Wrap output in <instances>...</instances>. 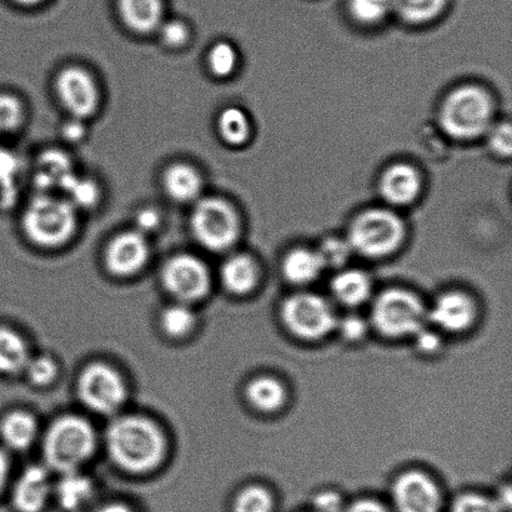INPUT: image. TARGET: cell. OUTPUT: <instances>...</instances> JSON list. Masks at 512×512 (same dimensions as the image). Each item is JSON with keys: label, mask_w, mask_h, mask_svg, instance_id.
I'll list each match as a JSON object with an SVG mask.
<instances>
[{"label": "cell", "mask_w": 512, "mask_h": 512, "mask_svg": "<svg viewBox=\"0 0 512 512\" xmlns=\"http://www.w3.org/2000/svg\"><path fill=\"white\" fill-rule=\"evenodd\" d=\"M107 446L115 463L133 473L154 469L164 454L162 433L149 420L139 416L115 420L108 429Z\"/></svg>", "instance_id": "6da1fadb"}, {"label": "cell", "mask_w": 512, "mask_h": 512, "mask_svg": "<svg viewBox=\"0 0 512 512\" xmlns=\"http://www.w3.org/2000/svg\"><path fill=\"white\" fill-rule=\"evenodd\" d=\"M493 118L489 94L478 87L454 90L441 107L440 124L449 137L471 140L488 132Z\"/></svg>", "instance_id": "7a4b0ae2"}, {"label": "cell", "mask_w": 512, "mask_h": 512, "mask_svg": "<svg viewBox=\"0 0 512 512\" xmlns=\"http://www.w3.org/2000/svg\"><path fill=\"white\" fill-rule=\"evenodd\" d=\"M23 227L28 238L40 247H59L73 237L77 212L67 199L39 195L25 209Z\"/></svg>", "instance_id": "3957f363"}, {"label": "cell", "mask_w": 512, "mask_h": 512, "mask_svg": "<svg viewBox=\"0 0 512 512\" xmlns=\"http://www.w3.org/2000/svg\"><path fill=\"white\" fill-rule=\"evenodd\" d=\"M95 434L87 420L64 416L50 426L44 441V456L50 468L60 473L77 471L92 456Z\"/></svg>", "instance_id": "277c9868"}, {"label": "cell", "mask_w": 512, "mask_h": 512, "mask_svg": "<svg viewBox=\"0 0 512 512\" xmlns=\"http://www.w3.org/2000/svg\"><path fill=\"white\" fill-rule=\"evenodd\" d=\"M404 224L398 215L384 209L361 213L351 224L348 243L366 258H383L395 252L404 239Z\"/></svg>", "instance_id": "5b68a950"}, {"label": "cell", "mask_w": 512, "mask_h": 512, "mask_svg": "<svg viewBox=\"0 0 512 512\" xmlns=\"http://www.w3.org/2000/svg\"><path fill=\"white\" fill-rule=\"evenodd\" d=\"M426 310L418 296L406 290H386L378 296L371 321L380 334L389 338L416 335L424 329Z\"/></svg>", "instance_id": "8992f818"}, {"label": "cell", "mask_w": 512, "mask_h": 512, "mask_svg": "<svg viewBox=\"0 0 512 512\" xmlns=\"http://www.w3.org/2000/svg\"><path fill=\"white\" fill-rule=\"evenodd\" d=\"M190 220L194 237L210 252H224L237 242L240 233L238 214L223 199H199Z\"/></svg>", "instance_id": "52a82bcc"}, {"label": "cell", "mask_w": 512, "mask_h": 512, "mask_svg": "<svg viewBox=\"0 0 512 512\" xmlns=\"http://www.w3.org/2000/svg\"><path fill=\"white\" fill-rule=\"evenodd\" d=\"M281 319L290 333L304 340L324 338L338 326L328 301L319 295H291L281 306Z\"/></svg>", "instance_id": "ba28073f"}, {"label": "cell", "mask_w": 512, "mask_h": 512, "mask_svg": "<svg viewBox=\"0 0 512 512\" xmlns=\"http://www.w3.org/2000/svg\"><path fill=\"white\" fill-rule=\"evenodd\" d=\"M125 386L117 371L104 364H93L83 371L79 395L89 409L112 414L123 405Z\"/></svg>", "instance_id": "9c48e42d"}, {"label": "cell", "mask_w": 512, "mask_h": 512, "mask_svg": "<svg viewBox=\"0 0 512 512\" xmlns=\"http://www.w3.org/2000/svg\"><path fill=\"white\" fill-rule=\"evenodd\" d=\"M58 98L75 119L92 117L99 107L100 94L92 74L79 67L65 68L55 80Z\"/></svg>", "instance_id": "30bf717a"}, {"label": "cell", "mask_w": 512, "mask_h": 512, "mask_svg": "<svg viewBox=\"0 0 512 512\" xmlns=\"http://www.w3.org/2000/svg\"><path fill=\"white\" fill-rule=\"evenodd\" d=\"M163 281L170 293L183 301L203 298L210 286L207 266L188 254L174 256L165 264Z\"/></svg>", "instance_id": "8fae6325"}, {"label": "cell", "mask_w": 512, "mask_h": 512, "mask_svg": "<svg viewBox=\"0 0 512 512\" xmlns=\"http://www.w3.org/2000/svg\"><path fill=\"white\" fill-rule=\"evenodd\" d=\"M393 498L399 512H440L438 486L420 471H408L395 481Z\"/></svg>", "instance_id": "7c38bea8"}, {"label": "cell", "mask_w": 512, "mask_h": 512, "mask_svg": "<svg viewBox=\"0 0 512 512\" xmlns=\"http://www.w3.org/2000/svg\"><path fill=\"white\" fill-rule=\"evenodd\" d=\"M149 258V244L140 232H125L110 242L105 260L112 273L130 275L143 268Z\"/></svg>", "instance_id": "4fadbf2b"}, {"label": "cell", "mask_w": 512, "mask_h": 512, "mask_svg": "<svg viewBox=\"0 0 512 512\" xmlns=\"http://www.w3.org/2000/svg\"><path fill=\"white\" fill-rule=\"evenodd\" d=\"M475 315L474 301L468 295L451 291L436 299L433 308L426 311V320L450 333H460L474 323Z\"/></svg>", "instance_id": "5bb4252c"}, {"label": "cell", "mask_w": 512, "mask_h": 512, "mask_svg": "<svg viewBox=\"0 0 512 512\" xmlns=\"http://www.w3.org/2000/svg\"><path fill=\"white\" fill-rule=\"evenodd\" d=\"M52 494L47 471L30 466L15 484L13 503L19 512H40L48 504Z\"/></svg>", "instance_id": "9a60e30c"}, {"label": "cell", "mask_w": 512, "mask_h": 512, "mask_svg": "<svg viewBox=\"0 0 512 512\" xmlns=\"http://www.w3.org/2000/svg\"><path fill=\"white\" fill-rule=\"evenodd\" d=\"M421 188L420 175L408 164H395L380 180V193L386 202L406 205L414 202Z\"/></svg>", "instance_id": "2e32d148"}, {"label": "cell", "mask_w": 512, "mask_h": 512, "mask_svg": "<svg viewBox=\"0 0 512 512\" xmlns=\"http://www.w3.org/2000/svg\"><path fill=\"white\" fill-rule=\"evenodd\" d=\"M120 17L130 30L148 34L163 23V0H118Z\"/></svg>", "instance_id": "e0dca14e"}, {"label": "cell", "mask_w": 512, "mask_h": 512, "mask_svg": "<svg viewBox=\"0 0 512 512\" xmlns=\"http://www.w3.org/2000/svg\"><path fill=\"white\" fill-rule=\"evenodd\" d=\"M163 185L169 198L178 203L197 202L203 192L202 175L189 164L169 167L164 173Z\"/></svg>", "instance_id": "ac0fdd59"}, {"label": "cell", "mask_w": 512, "mask_h": 512, "mask_svg": "<svg viewBox=\"0 0 512 512\" xmlns=\"http://www.w3.org/2000/svg\"><path fill=\"white\" fill-rule=\"evenodd\" d=\"M258 268L248 255L230 256L222 268V280L229 291L234 294L249 293L258 281Z\"/></svg>", "instance_id": "d6986e66"}, {"label": "cell", "mask_w": 512, "mask_h": 512, "mask_svg": "<svg viewBox=\"0 0 512 512\" xmlns=\"http://www.w3.org/2000/svg\"><path fill=\"white\" fill-rule=\"evenodd\" d=\"M331 291L341 304L358 306L369 299L371 283L369 276L360 270H346L331 281Z\"/></svg>", "instance_id": "ffe728a7"}, {"label": "cell", "mask_w": 512, "mask_h": 512, "mask_svg": "<svg viewBox=\"0 0 512 512\" xmlns=\"http://www.w3.org/2000/svg\"><path fill=\"white\" fill-rule=\"evenodd\" d=\"M325 268L318 252L296 249L286 255L283 273L290 283L304 285L314 281Z\"/></svg>", "instance_id": "44dd1931"}, {"label": "cell", "mask_w": 512, "mask_h": 512, "mask_svg": "<svg viewBox=\"0 0 512 512\" xmlns=\"http://www.w3.org/2000/svg\"><path fill=\"white\" fill-rule=\"evenodd\" d=\"M55 493H57L60 510L77 512L88 503L93 494V485L89 479L79 475L77 471H70L60 479Z\"/></svg>", "instance_id": "7402d4cb"}, {"label": "cell", "mask_w": 512, "mask_h": 512, "mask_svg": "<svg viewBox=\"0 0 512 512\" xmlns=\"http://www.w3.org/2000/svg\"><path fill=\"white\" fill-rule=\"evenodd\" d=\"M247 396L255 409L264 411V413H274L284 405L286 391L279 380L261 376V378L250 381Z\"/></svg>", "instance_id": "603a6c76"}, {"label": "cell", "mask_w": 512, "mask_h": 512, "mask_svg": "<svg viewBox=\"0 0 512 512\" xmlns=\"http://www.w3.org/2000/svg\"><path fill=\"white\" fill-rule=\"evenodd\" d=\"M35 435H37V423L32 415L23 411H15L3 421V440L12 449H27L33 443Z\"/></svg>", "instance_id": "cb8c5ba5"}, {"label": "cell", "mask_w": 512, "mask_h": 512, "mask_svg": "<svg viewBox=\"0 0 512 512\" xmlns=\"http://www.w3.org/2000/svg\"><path fill=\"white\" fill-rule=\"evenodd\" d=\"M28 360V349L23 339L12 330L0 329V373H18Z\"/></svg>", "instance_id": "d4e9b609"}, {"label": "cell", "mask_w": 512, "mask_h": 512, "mask_svg": "<svg viewBox=\"0 0 512 512\" xmlns=\"http://www.w3.org/2000/svg\"><path fill=\"white\" fill-rule=\"evenodd\" d=\"M448 0H393V13L409 24H423L439 17Z\"/></svg>", "instance_id": "484cf974"}, {"label": "cell", "mask_w": 512, "mask_h": 512, "mask_svg": "<svg viewBox=\"0 0 512 512\" xmlns=\"http://www.w3.org/2000/svg\"><path fill=\"white\" fill-rule=\"evenodd\" d=\"M73 175L69 160L62 153L52 152L40 158L37 173V183L40 188H64Z\"/></svg>", "instance_id": "4316f807"}, {"label": "cell", "mask_w": 512, "mask_h": 512, "mask_svg": "<svg viewBox=\"0 0 512 512\" xmlns=\"http://www.w3.org/2000/svg\"><path fill=\"white\" fill-rule=\"evenodd\" d=\"M218 130L220 137L230 145H242L249 139L250 122L242 109L230 107L219 115Z\"/></svg>", "instance_id": "83f0119b"}, {"label": "cell", "mask_w": 512, "mask_h": 512, "mask_svg": "<svg viewBox=\"0 0 512 512\" xmlns=\"http://www.w3.org/2000/svg\"><path fill=\"white\" fill-rule=\"evenodd\" d=\"M348 8L356 22L375 24L393 13V0H349Z\"/></svg>", "instance_id": "f1b7e54d"}, {"label": "cell", "mask_w": 512, "mask_h": 512, "mask_svg": "<svg viewBox=\"0 0 512 512\" xmlns=\"http://www.w3.org/2000/svg\"><path fill=\"white\" fill-rule=\"evenodd\" d=\"M238 53L237 49L228 42H219L213 45L208 55V65L210 72L215 77H229L237 68Z\"/></svg>", "instance_id": "f546056e"}, {"label": "cell", "mask_w": 512, "mask_h": 512, "mask_svg": "<svg viewBox=\"0 0 512 512\" xmlns=\"http://www.w3.org/2000/svg\"><path fill=\"white\" fill-rule=\"evenodd\" d=\"M274 501L268 490L249 486L234 501V512H271Z\"/></svg>", "instance_id": "4dcf8cb0"}, {"label": "cell", "mask_w": 512, "mask_h": 512, "mask_svg": "<svg viewBox=\"0 0 512 512\" xmlns=\"http://www.w3.org/2000/svg\"><path fill=\"white\" fill-rule=\"evenodd\" d=\"M194 321L193 311L187 305L178 304L164 311L162 324L169 335L182 336L193 328Z\"/></svg>", "instance_id": "1f68e13d"}, {"label": "cell", "mask_w": 512, "mask_h": 512, "mask_svg": "<svg viewBox=\"0 0 512 512\" xmlns=\"http://www.w3.org/2000/svg\"><path fill=\"white\" fill-rule=\"evenodd\" d=\"M353 252L348 240L338 238L326 239L319 249V256L323 260L324 266H333L339 268L348 261L349 256Z\"/></svg>", "instance_id": "d6a6232c"}, {"label": "cell", "mask_w": 512, "mask_h": 512, "mask_svg": "<svg viewBox=\"0 0 512 512\" xmlns=\"http://www.w3.org/2000/svg\"><path fill=\"white\" fill-rule=\"evenodd\" d=\"M70 195L69 202L73 205H92L97 202L98 189L89 180L79 179L73 175L64 187Z\"/></svg>", "instance_id": "836d02e7"}, {"label": "cell", "mask_w": 512, "mask_h": 512, "mask_svg": "<svg viewBox=\"0 0 512 512\" xmlns=\"http://www.w3.org/2000/svg\"><path fill=\"white\" fill-rule=\"evenodd\" d=\"M23 119L22 104L9 95H0V130L10 132L19 127Z\"/></svg>", "instance_id": "e575fe53"}, {"label": "cell", "mask_w": 512, "mask_h": 512, "mask_svg": "<svg viewBox=\"0 0 512 512\" xmlns=\"http://www.w3.org/2000/svg\"><path fill=\"white\" fill-rule=\"evenodd\" d=\"M453 512H503L496 500L479 494H464L456 499Z\"/></svg>", "instance_id": "d590c367"}, {"label": "cell", "mask_w": 512, "mask_h": 512, "mask_svg": "<svg viewBox=\"0 0 512 512\" xmlns=\"http://www.w3.org/2000/svg\"><path fill=\"white\" fill-rule=\"evenodd\" d=\"M160 38L169 48H182L188 43L190 32L187 24L182 20H170L163 22L159 27Z\"/></svg>", "instance_id": "8d00e7d4"}, {"label": "cell", "mask_w": 512, "mask_h": 512, "mask_svg": "<svg viewBox=\"0 0 512 512\" xmlns=\"http://www.w3.org/2000/svg\"><path fill=\"white\" fill-rule=\"evenodd\" d=\"M24 369L27 370L29 379L37 385L49 384L57 375V366H55L54 361L44 358V356L29 359Z\"/></svg>", "instance_id": "74e56055"}, {"label": "cell", "mask_w": 512, "mask_h": 512, "mask_svg": "<svg viewBox=\"0 0 512 512\" xmlns=\"http://www.w3.org/2000/svg\"><path fill=\"white\" fill-rule=\"evenodd\" d=\"M489 145L491 150L501 157H509L511 154V127L509 123H501L488 130Z\"/></svg>", "instance_id": "f35d334b"}, {"label": "cell", "mask_w": 512, "mask_h": 512, "mask_svg": "<svg viewBox=\"0 0 512 512\" xmlns=\"http://www.w3.org/2000/svg\"><path fill=\"white\" fill-rule=\"evenodd\" d=\"M338 324L340 325L341 335L350 341L363 339L366 331H368L365 321L355 315L346 316Z\"/></svg>", "instance_id": "ab89813d"}, {"label": "cell", "mask_w": 512, "mask_h": 512, "mask_svg": "<svg viewBox=\"0 0 512 512\" xmlns=\"http://www.w3.org/2000/svg\"><path fill=\"white\" fill-rule=\"evenodd\" d=\"M314 508L316 512H341L343 511V501L334 491H324L316 496Z\"/></svg>", "instance_id": "60d3db41"}, {"label": "cell", "mask_w": 512, "mask_h": 512, "mask_svg": "<svg viewBox=\"0 0 512 512\" xmlns=\"http://www.w3.org/2000/svg\"><path fill=\"white\" fill-rule=\"evenodd\" d=\"M416 344H418L421 353L431 354L440 348V339L438 335L431 333V331L421 329L416 334Z\"/></svg>", "instance_id": "b9f144b4"}, {"label": "cell", "mask_w": 512, "mask_h": 512, "mask_svg": "<svg viewBox=\"0 0 512 512\" xmlns=\"http://www.w3.org/2000/svg\"><path fill=\"white\" fill-rule=\"evenodd\" d=\"M159 223V214L155 212L154 209H143L142 212L138 214V232L142 234H144V232H149V230H154L158 227Z\"/></svg>", "instance_id": "7bdbcfd3"}, {"label": "cell", "mask_w": 512, "mask_h": 512, "mask_svg": "<svg viewBox=\"0 0 512 512\" xmlns=\"http://www.w3.org/2000/svg\"><path fill=\"white\" fill-rule=\"evenodd\" d=\"M345 512H388L384 506L373 500H360L351 505Z\"/></svg>", "instance_id": "ee69618b"}, {"label": "cell", "mask_w": 512, "mask_h": 512, "mask_svg": "<svg viewBox=\"0 0 512 512\" xmlns=\"http://www.w3.org/2000/svg\"><path fill=\"white\" fill-rule=\"evenodd\" d=\"M9 473V463L7 456L0 451V493L4 489L5 483H7Z\"/></svg>", "instance_id": "f6af8a7d"}, {"label": "cell", "mask_w": 512, "mask_h": 512, "mask_svg": "<svg viewBox=\"0 0 512 512\" xmlns=\"http://www.w3.org/2000/svg\"><path fill=\"white\" fill-rule=\"evenodd\" d=\"M97 512H133L127 505L120 503L107 504L102 506Z\"/></svg>", "instance_id": "bcb514c9"}, {"label": "cell", "mask_w": 512, "mask_h": 512, "mask_svg": "<svg viewBox=\"0 0 512 512\" xmlns=\"http://www.w3.org/2000/svg\"><path fill=\"white\" fill-rule=\"evenodd\" d=\"M14 2L20 5H25V7H32V5L42 3L43 0H14Z\"/></svg>", "instance_id": "7dc6e473"}]
</instances>
